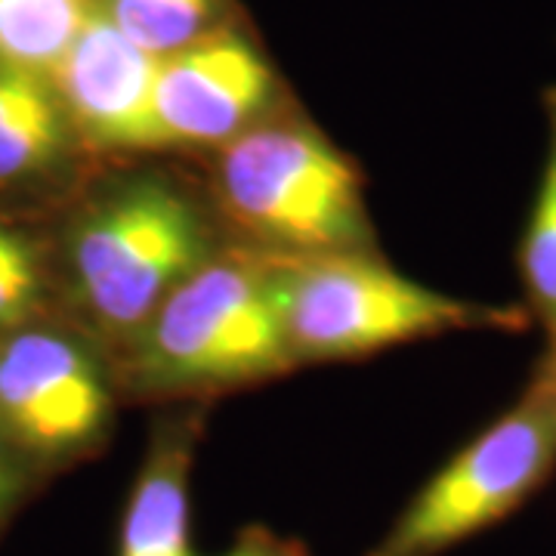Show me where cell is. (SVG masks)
<instances>
[{"label":"cell","instance_id":"3","mask_svg":"<svg viewBox=\"0 0 556 556\" xmlns=\"http://www.w3.org/2000/svg\"><path fill=\"white\" fill-rule=\"evenodd\" d=\"M556 477V387L541 371L427 479L368 556H442L495 529Z\"/></svg>","mask_w":556,"mask_h":556},{"label":"cell","instance_id":"6","mask_svg":"<svg viewBox=\"0 0 556 556\" xmlns=\"http://www.w3.org/2000/svg\"><path fill=\"white\" fill-rule=\"evenodd\" d=\"M273 97V72L239 35H204L164 56L152 90V149L226 146Z\"/></svg>","mask_w":556,"mask_h":556},{"label":"cell","instance_id":"12","mask_svg":"<svg viewBox=\"0 0 556 556\" xmlns=\"http://www.w3.org/2000/svg\"><path fill=\"white\" fill-rule=\"evenodd\" d=\"M84 0H0V65L56 68L87 22Z\"/></svg>","mask_w":556,"mask_h":556},{"label":"cell","instance_id":"11","mask_svg":"<svg viewBox=\"0 0 556 556\" xmlns=\"http://www.w3.org/2000/svg\"><path fill=\"white\" fill-rule=\"evenodd\" d=\"M547 115V155L535 186V199L526 214L517 244V273L529 300V318L556 338V87L544 93Z\"/></svg>","mask_w":556,"mask_h":556},{"label":"cell","instance_id":"13","mask_svg":"<svg viewBox=\"0 0 556 556\" xmlns=\"http://www.w3.org/2000/svg\"><path fill=\"white\" fill-rule=\"evenodd\" d=\"M217 0H112L109 20L152 56H170L207 35Z\"/></svg>","mask_w":556,"mask_h":556},{"label":"cell","instance_id":"2","mask_svg":"<svg viewBox=\"0 0 556 556\" xmlns=\"http://www.w3.org/2000/svg\"><path fill=\"white\" fill-rule=\"evenodd\" d=\"M281 294L294 362L356 358L452 331H522L529 325L519 306L457 300L356 251L285 254Z\"/></svg>","mask_w":556,"mask_h":556},{"label":"cell","instance_id":"15","mask_svg":"<svg viewBox=\"0 0 556 556\" xmlns=\"http://www.w3.org/2000/svg\"><path fill=\"white\" fill-rule=\"evenodd\" d=\"M219 556H313L298 538L276 535L266 526H248L226 554Z\"/></svg>","mask_w":556,"mask_h":556},{"label":"cell","instance_id":"5","mask_svg":"<svg viewBox=\"0 0 556 556\" xmlns=\"http://www.w3.org/2000/svg\"><path fill=\"white\" fill-rule=\"evenodd\" d=\"M195 204L159 179L102 201L75 239V273L90 309L118 331H139L186 278L207 263Z\"/></svg>","mask_w":556,"mask_h":556},{"label":"cell","instance_id":"14","mask_svg":"<svg viewBox=\"0 0 556 556\" xmlns=\"http://www.w3.org/2000/svg\"><path fill=\"white\" fill-rule=\"evenodd\" d=\"M38 291V269L25 241L0 229V325L25 313Z\"/></svg>","mask_w":556,"mask_h":556},{"label":"cell","instance_id":"10","mask_svg":"<svg viewBox=\"0 0 556 556\" xmlns=\"http://www.w3.org/2000/svg\"><path fill=\"white\" fill-rule=\"evenodd\" d=\"M62 149V112L35 72L0 65V182L43 167Z\"/></svg>","mask_w":556,"mask_h":556},{"label":"cell","instance_id":"16","mask_svg":"<svg viewBox=\"0 0 556 556\" xmlns=\"http://www.w3.org/2000/svg\"><path fill=\"white\" fill-rule=\"evenodd\" d=\"M535 371H541V375H544V378L551 380V383L556 387V338H551V346H547V353L541 356Z\"/></svg>","mask_w":556,"mask_h":556},{"label":"cell","instance_id":"7","mask_svg":"<svg viewBox=\"0 0 556 556\" xmlns=\"http://www.w3.org/2000/svg\"><path fill=\"white\" fill-rule=\"evenodd\" d=\"M105 420V380L78 343L28 331L0 346V424L22 445L75 452L100 437Z\"/></svg>","mask_w":556,"mask_h":556},{"label":"cell","instance_id":"4","mask_svg":"<svg viewBox=\"0 0 556 556\" xmlns=\"http://www.w3.org/2000/svg\"><path fill=\"white\" fill-rule=\"evenodd\" d=\"M229 214L288 257L353 251L368 236L353 161L306 127H251L223 146Z\"/></svg>","mask_w":556,"mask_h":556},{"label":"cell","instance_id":"8","mask_svg":"<svg viewBox=\"0 0 556 556\" xmlns=\"http://www.w3.org/2000/svg\"><path fill=\"white\" fill-rule=\"evenodd\" d=\"M159 56L127 38L105 13H90L56 65L72 118L109 149H152V90Z\"/></svg>","mask_w":556,"mask_h":556},{"label":"cell","instance_id":"1","mask_svg":"<svg viewBox=\"0 0 556 556\" xmlns=\"http://www.w3.org/2000/svg\"><path fill=\"white\" fill-rule=\"evenodd\" d=\"M285 257H219L179 285L139 328L134 375L159 393L219 390L294 365Z\"/></svg>","mask_w":556,"mask_h":556},{"label":"cell","instance_id":"9","mask_svg":"<svg viewBox=\"0 0 556 556\" xmlns=\"http://www.w3.org/2000/svg\"><path fill=\"white\" fill-rule=\"evenodd\" d=\"M192 455L195 433L189 427H170L152 442L121 517L118 556H195Z\"/></svg>","mask_w":556,"mask_h":556},{"label":"cell","instance_id":"17","mask_svg":"<svg viewBox=\"0 0 556 556\" xmlns=\"http://www.w3.org/2000/svg\"><path fill=\"white\" fill-rule=\"evenodd\" d=\"M7 497H10V479H7L3 467H0V510H3V504H7Z\"/></svg>","mask_w":556,"mask_h":556}]
</instances>
